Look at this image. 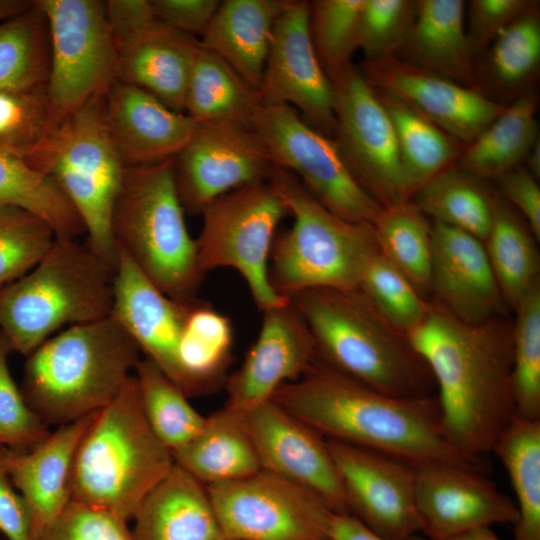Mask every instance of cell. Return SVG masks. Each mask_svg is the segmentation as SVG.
Instances as JSON below:
<instances>
[{
	"label": "cell",
	"mask_w": 540,
	"mask_h": 540,
	"mask_svg": "<svg viewBox=\"0 0 540 540\" xmlns=\"http://www.w3.org/2000/svg\"><path fill=\"white\" fill-rule=\"evenodd\" d=\"M96 413L61 425L29 451L5 449L7 472L29 510L32 540L45 533L72 500L76 450Z\"/></svg>",
	"instance_id": "cell-25"
},
{
	"label": "cell",
	"mask_w": 540,
	"mask_h": 540,
	"mask_svg": "<svg viewBox=\"0 0 540 540\" xmlns=\"http://www.w3.org/2000/svg\"><path fill=\"white\" fill-rule=\"evenodd\" d=\"M0 206H14L45 220L57 238L78 239L86 234L77 211L47 176L24 158L0 149Z\"/></svg>",
	"instance_id": "cell-39"
},
{
	"label": "cell",
	"mask_w": 540,
	"mask_h": 540,
	"mask_svg": "<svg viewBox=\"0 0 540 540\" xmlns=\"http://www.w3.org/2000/svg\"><path fill=\"white\" fill-rule=\"evenodd\" d=\"M288 298L310 329L316 357L326 365L388 396L436 395L433 375L407 335L359 289L309 288Z\"/></svg>",
	"instance_id": "cell-3"
},
{
	"label": "cell",
	"mask_w": 540,
	"mask_h": 540,
	"mask_svg": "<svg viewBox=\"0 0 540 540\" xmlns=\"http://www.w3.org/2000/svg\"><path fill=\"white\" fill-rule=\"evenodd\" d=\"M33 0H0V22L28 9Z\"/></svg>",
	"instance_id": "cell-57"
},
{
	"label": "cell",
	"mask_w": 540,
	"mask_h": 540,
	"mask_svg": "<svg viewBox=\"0 0 540 540\" xmlns=\"http://www.w3.org/2000/svg\"><path fill=\"white\" fill-rule=\"evenodd\" d=\"M539 6L536 0H470L465 5L466 34L476 57L518 17Z\"/></svg>",
	"instance_id": "cell-51"
},
{
	"label": "cell",
	"mask_w": 540,
	"mask_h": 540,
	"mask_svg": "<svg viewBox=\"0 0 540 540\" xmlns=\"http://www.w3.org/2000/svg\"><path fill=\"white\" fill-rule=\"evenodd\" d=\"M273 165L253 131L197 124L173 161L177 195L185 212L201 215L216 198L267 181Z\"/></svg>",
	"instance_id": "cell-16"
},
{
	"label": "cell",
	"mask_w": 540,
	"mask_h": 540,
	"mask_svg": "<svg viewBox=\"0 0 540 540\" xmlns=\"http://www.w3.org/2000/svg\"><path fill=\"white\" fill-rule=\"evenodd\" d=\"M358 289L390 325L406 335L429 309L430 301L380 252L365 269Z\"/></svg>",
	"instance_id": "cell-45"
},
{
	"label": "cell",
	"mask_w": 540,
	"mask_h": 540,
	"mask_svg": "<svg viewBox=\"0 0 540 540\" xmlns=\"http://www.w3.org/2000/svg\"><path fill=\"white\" fill-rule=\"evenodd\" d=\"M498 194L526 221L533 235L540 239V188L538 181L523 165L496 179Z\"/></svg>",
	"instance_id": "cell-52"
},
{
	"label": "cell",
	"mask_w": 540,
	"mask_h": 540,
	"mask_svg": "<svg viewBox=\"0 0 540 540\" xmlns=\"http://www.w3.org/2000/svg\"><path fill=\"white\" fill-rule=\"evenodd\" d=\"M134 371L141 407L150 428L171 453L179 450L201 431L206 417L150 359L141 358Z\"/></svg>",
	"instance_id": "cell-42"
},
{
	"label": "cell",
	"mask_w": 540,
	"mask_h": 540,
	"mask_svg": "<svg viewBox=\"0 0 540 540\" xmlns=\"http://www.w3.org/2000/svg\"><path fill=\"white\" fill-rule=\"evenodd\" d=\"M113 293L111 315L130 334L145 357L186 394L178 351L195 299L178 301L165 295L119 247Z\"/></svg>",
	"instance_id": "cell-22"
},
{
	"label": "cell",
	"mask_w": 540,
	"mask_h": 540,
	"mask_svg": "<svg viewBox=\"0 0 540 540\" xmlns=\"http://www.w3.org/2000/svg\"><path fill=\"white\" fill-rule=\"evenodd\" d=\"M173 465L171 451L144 416L132 375L96 413L80 440L72 469V499L128 521Z\"/></svg>",
	"instance_id": "cell-6"
},
{
	"label": "cell",
	"mask_w": 540,
	"mask_h": 540,
	"mask_svg": "<svg viewBox=\"0 0 540 540\" xmlns=\"http://www.w3.org/2000/svg\"><path fill=\"white\" fill-rule=\"evenodd\" d=\"M417 0H365L358 47L364 60L396 56L416 17Z\"/></svg>",
	"instance_id": "cell-47"
},
{
	"label": "cell",
	"mask_w": 540,
	"mask_h": 540,
	"mask_svg": "<svg viewBox=\"0 0 540 540\" xmlns=\"http://www.w3.org/2000/svg\"><path fill=\"white\" fill-rule=\"evenodd\" d=\"M522 165L537 179L540 178V139L528 152Z\"/></svg>",
	"instance_id": "cell-58"
},
{
	"label": "cell",
	"mask_w": 540,
	"mask_h": 540,
	"mask_svg": "<svg viewBox=\"0 0 540 540\" xmlns=\"http://www.w3.org/2000/svg\"><path fill=\"white\" fill-rule=\"evenodd\" d=\"M37 540H131L127 521L76 500Z\"/></svg>",
	"instance_id": "cell-50"
},
{
	"label": "cell",
	"mask_w": 540,
	"mask_h": 540,
	"mask_svg": "<svg viewBox=\"0 0 540 540\" xmlns=\"http://www.w3.org/2000/svg\"><path fill=\"white\" fill-rule=\"evenodd\" d=\"M5 449L0 447V532L8 540H32L29 510L7 472Z\"/></svg>",
	"instance_id": "cell-54"
},
{
	"label": "cell",
	"mask_w": 540,
	"mask_h": 540,
	"mask_svg": "<svg viewBox=\"0 0 540 540\" xmlns=\"http://www.w3.org/2000/svg\"><path fill=\"white\" fill-rule=\"evenodd\" d=\"M196 241L201 270H236L260 311L284 304L269 280V260L275 230L289 215L283 199L268 181L245 185L209 203L201 213Z\"/></svg>",
	"instance_id": "cell-11"
},
{
	"label": "cell",
	"mask_w": 540,
	"mask_h": 540,
	"mask_svg": "<svg viewBox=\"0 0 540 540\" xmlns=\"http://www.w3.org/2000/svg\"><path fill=\"white\" fill-rule=\"evenodd\" d=\"M331 540H393L384 538L349 514L333 513L330 520ZM399 540H429L419 534Z\"/></svg>",
	"instance_id": "cell-56"
},
{
	"label": "cell",
	"mask_w": 540,
	"mask_h": 540,
	"mask_svg": "<svg viewBox=\"0 0 540 540\" xmlns=\"http://www.w3.org/2000/svg\"><path fill=\"white\" fill-rule=\"evenodd\" d=\"M290 0H225L199 38L259 91L274 25Z\"/></svg>",
	"instance_id": "cell-29"
},
{
	"label": "cell",
	"mask_w": 540,
	"mask_h": 540,
	"mask_svg": "<svg viewBox=\"0 0 540 540\" xmlns=\"http://www.w3.org/2000/svg\"><path fill=\"white\" fill-rule=\"evenodd\" d=\"M156 19L164 25L197 37L213 18L218 0H150Z\"/></svg>",
	"instance_id": "cell-53"
},
{
	"label": "cell",
	"mask_w": 540,
	"mask_h": 540,
	"mask_svg": "<svg viewBox=\"0 0 540 540\" xmlns=\"http://www.w3.org/2000/svg\"><path fill=\"white\" fill-rule=\"evenodd\" d=\"M413 466L420 532L446 540L493 524H515V502L481 471L451 462Z\"/></svg>",
	"instance_id": "cell-17"
},
{
	"label": "cell",
	"mask_w": 540,
	"mask_h": 540,
	"mask_svg": "<svg viewBox=\"0 0 540 540\" xmlns=\"http://www.w3.org/2000/svg\"><path fill=\"white\" fill-rule=\"evenodd\" d=\"M24 159L59 187L83 222L85 243L116 268L111 218L126 167L106 125L105 95L44 135Z\"/></svg>",
	"instance_id": "cell-9"
},
{
	"label": "cell",
	"mask_w": 540,
	"mask_h": 540,
	"mask_svg": "<svg viewBox=\"0 0 540 540\" xmlns=\"http://www.w3.org/2000/svg\"><path fill=\"white\" fill-rule=\"evenodd\" d=\"M293 224L274 239L269 280L282 296L309 288L358 289L379 253L374 227L341 218L323 206L289 170L273 165L267 180Z\"/></svg>",
	"instance_id": "cell-7"
},
{
	"label": "cell",
	"mask_w": 540,
	"mask_h": 540,
	"mask_svg": "<svg viewBox=\"0 0 540 540\" xmlns=\"http://www.w3.org/2000/svg\"><path fill=\"white\" fill-rule=\"evenodd\" d=\"M261 469L319 495L335 513L349 514L327 440L272 399L244 411Z\"/></svg>",
	"instance_id": "cell-19"
},
{
	"label": "cell",
	"mask_w": 540,
	"mask_h": 540,
	"mask_svg": "<svg viewBox=\"0 0 540 540\" xmlns=\"http://www.w3.org/2000/svg\"><path fill=\"white\" fill-rule=\"evenodd\" d=\"M115 268L85 242L55 239L27 274L0 288V332L29 355L64 327L112 314Z\"/></svg>",
	"instance_id": "cell-5"
},
{
	"label": "cell",
	"mask_w": 540,
	"mask_h": 540,
	"mask_svg": "<svg viewBox=\"0 0 540 540\" xmlns=\"http://www.w3.org/2000/svg\"><path fill=\"white\" fill-rule=\"evenodd\" d=\"M540 68L539 6L505 28L478 56V90L490 100L508 106L535 90Z\"/></svg>",
	"instance_id": "cell-31"
},
{
	"label": "cell",
	"mask_w": 540,
	"mask_h": 540,
	"mask_svg": "<svg viewBox=\"0 0 540 540\" xmlns=\"http://www.w3.org/2000/svg\"><path fill=\"white\" fill-rule=\"evenodd\" d=\"M373 227L381 255L425 297L430 294L432 221L407 200L383 206Z\"/></svg>",
	"instance_id": "cell-40"
},
{
	"label": "cell",
	"mask_w": 540,
	"mask_h": 540,
	"mask_svg": "<svg viewBox=\"0 0 540 540\" xmlns=\"http://www.w3.org/2000/svg\"><path fill=\"white\" fill-rule=\"evenodd\" d=\"M233 328L228 316L195 299L179 344V363L188 397L215 392L227 379L232 363Z\"/></svg>",
	"instance_id": "cell-34"
},
{
	"label": "cell",
	"mask_w": 540,
	"mask_h": 540,
	"mask_svg": "<svg viewBox=\"0 0 540 540\" xmlns=\"http://www.w3.org/2000/svg\"><path fill=\"white\" fill-rule=\"evenodd\" d=\"M430 294L468 323L502 316L506 306L483 241L436 222H432Z\"/></svg>",
	"instance_id": "cell-23"
},
{
	"label": "cell",
	"mask_w": 540,
	"mask_h": 540,
	"mask_svg": "<svg viewBox=\"0 0 540 540\" xmlns=\"http://www.w3.org/2000/svg\"><path fill=\"white\" fill-rule=\"evenodd\" d=\"M365 0L308 1L309 34L318 61L333 83L352 64Z\"/></svg>",
	"instance_id": "cell-44"
},
{
	"label": "cell",
	"mask_w": 540,
	"mask_h": 540,
	"mask_svg": "<svg viewBox=\"0 0 540 540\" xmlns=\"http://www.w3.org/2000/svg\"><path fill=\"white\" fill-rule=\"evenodd\" d=\"M207 489L226 540H331L330 506L271 472L260 469Z\"/></svg>",
	"instance_id": "cell-13"
},
{
	"label": "cell",
	"mask_w": 540,
	"mask_h": 540,
	"mask_svg": "<svg viewBox=\"0 0 540 540\" xmlns=\"http://www.w3.org/2000/svg\"><path fill=\"white\" fill-rule=\"evenodd\" d=\"M315 358L310 329L289 298L263 311L257 339L240 368L227 376L226 405L244 412L269 400L281 385L298 380Z\"/></svg>",
	"instance_id": "cell-21"
},
{
	"label": "cell",
	"mask_w": 540,
	"mask_h": 540,
	"mask_svg": "<svg viewBox=\"0 0 540 540\" xmlns=\"http://www.w3.org/2000/svg\"><path fill=\"white\" fill-rule=\"evenodd\" d=\"M253 132L272 163L292 172L328 210L348 221L374 224L382 206L352 176L335 141L296 109L262 106Z\"/></svg>",
	"instance_id": "cell-12"
},
{
	"label": "cell",
	"mask_w": 540,
	"mask_h": 540,
	"mask_svg": "<svg viewBox=\"0 0 540 540\" xmlns=\"http://www.w3.org/2000/svg\"><path fill=\"white\" fill-rule=\"evenodd\" d=\"M465 5L462 0H417L414 23L396 57L478 90L476 57L466 34Z\"/></svg>",
	"instance_id": "cell-28"
},
{
	"label": "cell",
	"mask_w": 540,
	"mask_h": 540,
	"mask_svg": "<svg viewBox=\"0 0 540 540\" xmlns=\"http://www.w3.org/2000/svg\"><path fill=\"white\" fill-rule=\"evenodd\" d=\"M357 67L375 90L409 104L463 146L470 144L506 108L476 89L396 56L364 60Z\"/></svg>",
	"instance_id": "cell-20"
},
{
	"label": "cell",
	"mask_w": 540,
	"mask_h": 540,
	"mask_svg": "<svg viewBox=\"0 0 540 540\" xmlns=\"http://www.w3.org/2000/svg\"><path fill=\"white\" fill-rule=\"evenodd\" d=\"M513 311L511 389L515 416L540 420V280Z\"/></svg>",
	"instance_id": "cell-43"
},
{
	"label": "cell",
	"mask_w": 540,
	"mask_h": 540,
	"mask_svg": "<svg viewBox=\"0 0 540 540\" xmlns=\"http://www.w3.org/2000/svg\"><path fill=\"white\" fill-rule=\"evenodd\" d=\"M446 540H500L491 527H481Z\"/></svg>",
	"instance_id": "cell-59"
},
{
	"label": "cell",
	"mask_w": 540,
	"mask_h": 540,
	"mask_svg": "<svg viewBox=\"0 0 540 540\" xmlns=\"http://www.w3.org/2000/svg\"><path fill=\"white\" fill-rule=\"evenodd\" d=\"M47 115L46 86L0 90V149L24 158L43 137Z\"/></svg>",
	"instance_id": "cell-48"
},
{
	"label": "cell",
	"mask_w": 540,
	"mask_h": 540,
	"mask_svg": "<svg viewBox=\"0 0 540 540\" xmlns=\"http://www.w3.org/2000/svg\"><path fill=\"white\" fill-rule=\"evenodd\" d=\"M56 239L39 216L14 206H0V288L32 270Z\"/></svg>",
	"instance_id": "cell-46"
},
{
	"label": "cell",
	"mask_w": 540,
	"mask_h": 540,
	"mask_svg": "<svg viewBox=\"0 0 540 540\" xmlns=\"http://www.w3.org/2000/svg\"><path fill=\"white\" fill-rule=\"evenodd\" d=\"M105 120L126 168L175 158L197 125L147 91L119 81L105 95Z\"/></svg>",
	"instance_id": "cell-24"
},
{
	"label": "cell",
	"mask_w": 540,
	"mask_h": 540,
	"mask_svg": "<svg viewBox=\"0 0 540 540\" xmlns=\"http://www.w3.org/2000/svg\"><path fill=\"white\" fill-rule=\"evenodd\" d=\"M50 39L36 0L25 11L0 22V90L46 86Z\"/></svg>",
	"instance_id": "cell-41"
},
{
	"label": "cell",
	"mask_w": 540,
	"mask_h": 540,
	"mask_svg": "<svg viewBox=\"0 0 540 540\" xmlns=\"http://www.w3.org/2000/svg\"><path fill=\"white\" fill-rule=\"evenodd\" d=\"M133 519L131 540H226L207 486L175 463Z\"/></svg>",
	"instance_id": "cell-27"
},
{
	"label": "cell",
	"mask_w": 540,
	"mask_h": 540,
	"mask_svg": "<svg viewBox=\"0 0 540 540\" xmlns=\"http://www.w3.org/2000/svg\"><path fill=\"white\" fill-rule=\"evenodd\" d=\"M537 103L538 97L533 90L506 106L496 119L464 147L456 165L486 181L496 180L522 165L539 139Z\"/></svg>",
	"instance_id": "cell-33"
},
{
	"label": "cell",
	"mask_w": 540,
	"mask_h": 540,
	"mask_svg": "<svg viewBox=\"0 0 540 540\" xmlns=\"http://www.w3.org/2000/svg\"><path fill=\"white\" fill-rule=\"evenodd\" d=\"M173 161L126 168L111 231L116 245L160 291L178 301H191L197 298L205 273L185 223Z\"/></svg>",
	"instance_id": "cell-8"
},
{
	"label": "cell",
	"mask_w": 540,
	"mask_h": 540,
	"mask_svg": "<svg viewBox=\"0 0 540 540\" xmlns=\"http://www.w3.org/2000/svg\"><path fill=\"white\" fill-rule=\"evenodd\" d=\"M140 352L112 315L65 328L28 355L21 392L47 425L73 422L118 395Z\"/></svg>",
	"instance_id": "cell-4"
},
{
	"label": "cell",
	"mask_w": 540,
	"mask_h": 540,
	"mask_svg": "<svg viewBox=\"0 0 540 540\" xmlns=\"http://www.w3.org/2000/svg\"><path fill=\"white\" fill-rule=\"evenodd\" d=\"M10 352L0 332V447L25 452L42 443L51 432L16 385L8 366Z\"/></svg>",
	"instance_id": "cell-49"
},
{
	"label": "cell",
	"mask_w": 540,
	"mask_h": 540,
	"mask_svg": "<svg viewBox=\"0 0 540 540\" xmlns=\"http://www.w3.org/2000/svg\"><path fill=\"white\" fill-rule=\"evenodd\" d=\"M323 438L377 451L410 465L451 462L477 470L482 458L458 451L443 432L436 395L397 398L336 371L317 357L270 398Z\"/></svg>",
	"instance_id": "cell-2"
},
{
	"label": "cell",
	"mask_w": 540,
	"mask_h": 540,
	"mask_svg": "<svg viewBox=\"0 0 540 540\" xmlns=\"http://www.w3.org/2000/svg\"><path fill=\"white\" fill-rule=\"evenodd\" d=\"M116 46L117 81L139 87L184 113L188 81L201 49L199 38L157 20Z\"/></svg>",
	"instance_id": "cell-26"
},
{
	"label": "cell",
	"mask_w": 540,
	"mask_h": 540,
	"mask_svg": "<svg viewBox=\"0 0 540 540\" xmlns=\"http://www.w3.org/2000/svg\"><path fill=\"white\" fill-rule=\"evenodd\" d=\"M407 337L433 375L449 442L474 458L492 452L515 417L512 323L503 316L468 323L431 300Z\"/></svg>",
	"instance_id": "cell-1"
},
{
	"label": "cell",
	"mask_w": 540,
	"mask_h": 540,
	"mask_svg": "<svg viewBox=\"0 0 540 540\" xmlns=\"http://www.w3.org/2000/svg\"><path fill=\"white\" fill-rule=\"evenodd\" d=\"M392 121L408 199L432 177L455 165L465 146L402 100L377 91Z\"/></svg>",
	"instance_id": "cell-35"
},
{
	"label": "cell",
	"mask_w": 540,
	"mask_h": 540,
	"mask_svg": "<svg viewBox=\"0 0 540 540\" xmlns=\"http://www.w3.org/2000/svg\"><path fill=\"white\" fill-rule=\"evenodd\" d=\"M349 515L374 533L399 540L420 533L413 466L395 457L327 440Z\"/></svg>",
	"instance_id": "cell-18"
},
{
	"label": "cell",
	"mask_w": 540,
	"mask_h": 540,
	"mask_svg": "<svg viewBox=\"0 0 540 540\" xmlns=\"http://www.w3.org/2000/svg\"><path fill=\"white\" fill-rule=\"evenodd\" d=\"M261 108L258 91L220 56L201 45L188 81L184 113L196 124L253 131Z\"/></svg>",
	"instance_id": "cell-32"
},
{
	"label": "cell",
	"mask_w": 540,
	"mask_h": 540,
	"mask_svg": "<svg viewBox=\"0 0 540 540\" xmlns=\"http://www.w3.org/2000/svg\"><path fill=\"white\" fill-rule=\"evenodd\" d=\"M258 93L262 106L289 105L333 139L335 90L311 42L308 1L290 0L278 17Z\"/></svg>",
	"instance_id": "cell-15"
},
{
	"label": "cell",
	"mask_w": 540,
	"mask_h": 540,
	"mask_svg": "<svg viewBox=\"0 0 540 540\" xmlns=\"http://www.w3.org/2000/svg\"><path fill=\"white\" fill-rule=\"evenodd\" d=\"M105 11L115 43L157 21L150 0H108Z\"/></svg>",
	"instance_id": "cell-55"
},
{
	"label": "cell",
	"mask_w": 540,
	"mask_h": 540,
	"mask_svg": "<svg viewBox=\"0 0 540 540\" xmlns=\"http://www.w3.org/2000/svg\"><path fill=\"white\" fill-rule=\"evenodd\" d=\"M492 452L505 466L516 496L515 540H540V420L515 416Z\"/></svg>",
	"instance_id": "cell-38"
},
{
	"label": "cell",
	"mask_w": 540,
	"mask_h": 540,
	"mask_svg": "<svg viewBox=\"0 0 540 540\" xmlns=\"http://www.w3.org/2000/svg\"><path fill=\"white\" fill-rule=\"evenodd\" d=\"M537 239L524 218L496 191L484 246L506 306L512 310L540 280Z\"/></svg>",
	"instance_id": "cell-36"
},
{
	"label": "cell",
	"mask_w": 540,
	"mask_h": 540,
	"mask_svg": "<svg viewBox=\"0 0 540 540\" xmlns=\"http://www.w3.org/2000/svg\"><path fill=\"white\" fill-rule=\"evenodd\" d=\"M172 456L176 465L206 486L238 480L261 469L244 412L227 405L206 417L201 431Z\"/></svg>",
	"instance_id": "cell-30"
},
{
	"label": "cell",
	"mask_w": 540,
	"mask_h": 540,
	"mask_svg": "<svg viewBox=\"0 0 540 540\" xmlns=\"http://www.w3.org/2000/svg\"><path fill=\"white\" fill-rule=\"evenodd\" d=\"M36 2L50 39L46 135L88 101L107 94L117 81L118 53L105 1Z\"/></svg>",
	"instance_id": "cell-10"
},
{
	"label": "cell",
	"mask_w": 540,
	"mask_h": 540,
	"mask_svg": "<svg viewBox=\"0 0 540 540\" xmlns=\"http://www.w3.org/2000/svg\"><path fill=\"white\" fill-rule=\"evenodd\" d=\"M496 191L456 164L427 181L410 199L432 222L463 230L485 241Z\"/></svg>",
	"instance_id": "cell-37"
},
{
	"label": "cell",
	"mask_w": 540,
	"mask_h": 540,
	"mask_svg": "<svg viewBox=\"0 0 540 540\" xmlns=\"http://www.w3.org/2000/svg\"><path fill=\"white\" fill-rule=\"evenodd\" d=\"M333 86V140L350 173L382 207L409 200L396 133L376 90L353 64Z\"/></svg>",
	"instance_id": "cell-14"
}]
</instances>
